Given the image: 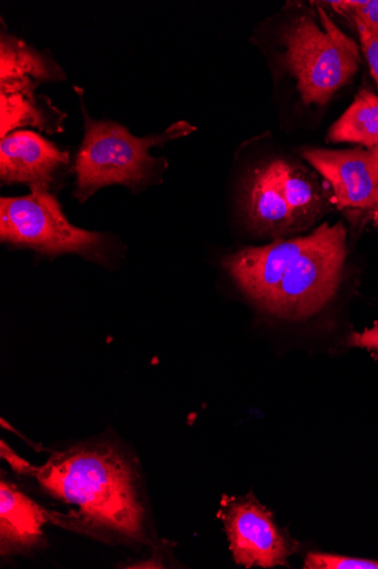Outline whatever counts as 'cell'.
I'll return each mask as SVG.
<instances>
[{
    "label": "cell",
    "mask_w": 378,
    "mask_h": 569,
    "mask_svg": "<svg viewBox=\"0 0 378 569\" xmlns=\"http://www.w3.org/2000/svg\"><path fill=\"white\" fill-rule=\"evenodd\" d=\"M347 256L341 222L321 224L306 237L243 249L226 258V270L269 315L309 319L336 296Z\"/></svg>",
    "instance_id": "1"
},
{
    "label": "cell",
    "mask_w": 378,
    "mask_h": 569,
    "mask_svg": "<svg viewBox=\"0 0 378 569\" xmlns=\"http://www.w3.org/2000/svg\"><path fill=\"white\" fill-rule=\"evenodd\" d=\"M22 475L34 478L53 497L79 506L94 527L144 539L134 471L115 448L79 446L53 453L41 467L28 462Z\"/></svg>",
    "instance_id": "2"
},
{
    "label": "cell",
    "mask_w": 378,
    "mask_h": 569,
    "mask_svg": "<svg viewBox=\"0 0 378 569\" xmlns=\"http://www.w3.org/2000/svg\"><path fill=\"white\" fill-rule=\"evenodd\" d=\"M283 62L296 79L306 106H327L351 82L361 63L360 48L317 8V18L303 14L284 32Z\"/></svg>",
    "instance_id": "3"
},
{
    "label": "cell",
    "mask_w": 378,
    "mask_h": 569,
    "mask_svg": "<svg viewBox=\"0 0 378 569\" xmlns=\"http://www.w3.org/2000/svg\"><path fill=\"white\" fill-rule=\"evenodd\" d=\"M83 112L85 134L75 166V196L82 202L105 186L141 187L157 170L165 168L164 160L151 157L150 148L195 130L188 123L178 122L162 134L137 138L118 123L94 121L84 109Z\"/></svg>",
    "instance_id": "4"
},
{
    "label": "cell",
    "mask_w": 378,
    "mask_h": 569,
    "mask_svg": "<svg viewBox=\"0 0 378 569\" xmlns=\"http://www.w3.org/2000/svg\"><path fill=\"white\" fill-rule=\"evenodd\" d=\"M0 238L48 254L76 252L94 260H101L104 250L103 234L72 226L58 199L42 188H32L25 197L2 198Z\"/></svg>",
    "instance_id": "5"
},
{
    "label": "cell",
    "mask_w": 378,
    "mask_h": 569,
    "mask_svg": "<svg viewBox=\"0 0 378 569\" xmlns=\"http://www.w3.org/2000/svg\"><path fill=\"white\" fill-rule=\"evenodd\" d=\"M235 561L247 568L288 566L296 543L253 496L234 499L222 510Z\"/></svg>",
    "instance_id": "6"
},
{
    "label": "cell",
    "mask_w": 378,
    "mask_h": 569,
    "mask_svg": "<svg viewBox=\"0 0 378 569\" xmlns=\"http://www.w3.org/2000/svg\"><path fill=\"white\" fill-rule=\"evenodd\" d=\"M302 157L331 186L339 210L377 209L378 148L304 149Z\"/></svg>",
    "instance_id": "7"
},
{
    "label": "cell",
    "mask_w": 378,
    "mask_h": 569,
    "mask_svg": "<svg viewBox=\"0 0 378 569\" xmlns=\"http://www.w3.org/2000/svg\"><path fill=\"white\" fill-rule=\"evenodd\" d=\"M51 523L75 531L94 528L80 513L62 515L45 509L13 485L0 483V551L17 553L34 547L42 539L43 526Z\"/></svg>",
    "instance_id": "8"
},
{
    "label": "cell",
    "mask_w": 378,
    "mask_h": 569,
    "mask_svg": "<svg viewBox=\"0 0 378 569\" xmlns=\"http://www.w3.org/2000/svg\"><path fill=\"white\" fill-rule=\"evenodd\" d=\"M69 162L68 151L32 131H14L0 141V178L9 184L48 189Z\"/></svg>",
    "instance_id": "9"
},
{
    "label": "cell",
    "mask_w": 378,
    "mask_h": 569,
    "mask_svg": "<svg viewBox=\"0 0 378 569\" xmlns=\"http://www.w3.org/2000/svg\"><path fill=\"white\" fill-rule=\"evenodd\" d=\"M246 211L254 229L282 237L299 231L286 200L280 177V160L257 168L249 178Z\"/></svg>",
    "instance_id": "10"
},
{
    "label": "cell",
    "mask_w": 378,
    "mask_h": 569,
    "mask_svg": "<svg viewBox=\"0 0 378 569\" xmlns=\"http://www.w3.org/2000/svg\"><path fill=\"white\" fill-rule=\"evenodd\" d=\"M37 83H24L2 88L0 113H2V138L19 127L32 126L49 133L63 131L65 118L45 97H37Z\"/></svg>",
    "instance_id": "11"
},
{
    "label": "cell",
    "mask_w": 378,
    "mask_h": 569,
    "mask_svg": "<svg viewBox=\"0 0 378 569\" xmlns=\"http://www.w3.org/2000/svg\"><path fill=\"white\" fill-rule=\"evenodd\" d=\"M65 78L61 68L38 53L21 39L2 33L0 42V86L57 81Z\"/></svg>",
    "instance_id": "12"
},
{
    "label": "cell",
    "mask_w": 378,
    "mask_h": 569,
    "mask_svg": "<svg viewBox=\"0 0 378 569\" xmlns=\"http://www.w3.org/2000/svg\"><path fill=\"white\" fill-rule=\"evenodd\" d=\"M282 186L299 231L310 227L327 209L317 180L300 166L280 160Z\"/></svg>",
    "instance_id": "13"
},
{
    "label": "cell",
    "mask_w": 378,
    "mask_h": 569,
    "mask_svg": "<svg viewBox=\"0 0 378 569\" xmlns=\"http://www.w3.org/2000/svg\"><path fill=\"white\" fill-rule=\"evenodd\" d=\"M327 139L378 148V96L368 89L360 90L350 108L331 127Z\"/></svg>",
    "instance_id": "14"
},
{
    "label": "cell",
    "mask_w": 378,
    "mask_h": 569,
    "mask_svg": "<svg viewBox=\"0 0 378 569\" xmlns=\"http://www.w3.org/2000/svg\"><path fill=\"white\" fill-rule=\"evenodd\" d=\"M336 12L364 26L378 38V0H343L329 2Z\"/></svg>",
    "instance_id": "15"
},
{
    "label": "cell",
    "mask_w": 378,
    "mask_h": 569,
    "mask_svg": "<svg viewBox=\"0 0 378 569\" xmlns=\"http://www.w3.org/2000/svg\"><path fill=\"white\" fill-rule=\"evenodd\" d=\"M306 569H378V560L347 557L327 552H309L304 562Z\"/></svg>",
    "instance_id": "16"
},
{
    "label": "cell",
    "mask_w": 378,
    "mask_h": 569,
    "mask_svg": "<svg viewBox=\"0 0 378 569\" xmlns=\"http://www.w3.org/2000/svg\"><path fill=\"white\" fill-rule=\"evenodd\" d=\"M355 23L359 34L362 54L368 63L371 77L378 84V38L374 37L360 23Z\"/></svg>",
    "instance_id": "17"
},
{
    "label": "cell",
    "mask_w": 378,
    "mask_h": 569,
    "mask_svg": "<svg viewBox=\"0 0 378 569\" xmlns=\"http://www.w3.org/2000/svg\"><path fill=\"white\" fill-rule=\"evenodd\" d=\"M349 345L351 347L366 349L378 356V325L361 333H354L349 338Z\"/></svg>",
    "instance_id": "18"
},
{
    "label": "cell",
    "mask_w": 378,
    "mask_h": 569,
    "mask_svg": "<svg viewBox=\"0 0 378 569\" xmlns=\"http://www.w3.org/2000/svg\"><path fill=\"white\" fill-rule=\"evenodd\" d=\"M372 219H374L375 226L378 228V207H377V209L372 212Z\"/></svg>",
    "instance_id": "19"
}]
</instances>
